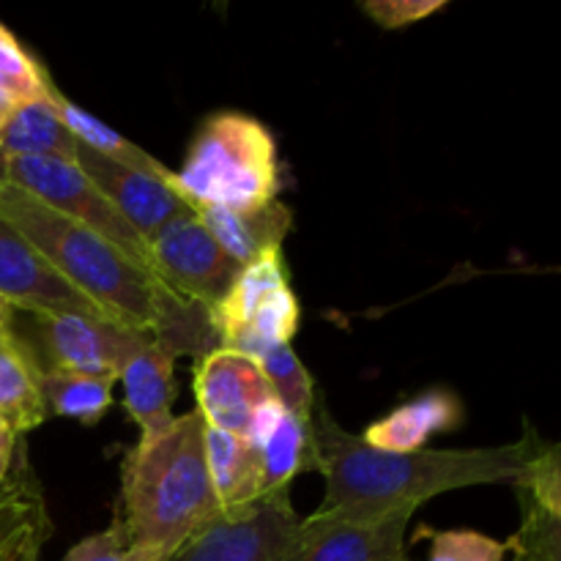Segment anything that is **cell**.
I'll return each instance as SVG.
<instances>
[{
  "label": "cell",
  "mask_w": 561,
  "mask_h": 561,
  "mask_svg": "<svg viewBox=\"0 0 561 561\" xmlns=\"http://www.w3.org/2000/svg\"><path fill=\"white\" fill-rule=\"evenodd\" d=\"M310 431L316 444V471L327 480V493L316 513L354 518H373L398 510L414 513L422 502L447 491L515 482L548 447L526 425V436L504 447L383 453L340 427L329 414L327 400L318 394Z\"/></svg>",
  "instance_id": "6da1fadb"
},
{
  "label": "cell",
  "mask_w": 561,
  "mask_h": 561,
  "mask_svg": "<svg viewBox=\"0 0 561 561\" xmlns=\"http://www.w3.org/2000/svg\"><path fill=\"white\" fill-rule=\"evenodd\" d=\"M159 551H151L146 546H137L129 537V531L115 520L110 529L99 531V535L85 537L77 542L64 561H164Z\"/></svg>",
  "instance_id": "484cf974"
},
{
  "label": "cell",
  "mask_w": 561,
  "mask_h": 561,
  "mask_svg": "<svg viewBox=\"0 0 561 561\" xmlns=\"http://www.w3.org/2000/svg\"><path fill=\"white\" fill-rule=\"evenodd\" d=\"M49 99H53V107L58 110V115H60V121L66 124V129L71 131V137H75L80 146L91 148V151H96L99 157L110 159V162L121 164V168L137 170V173L148 175V179L162 181V184H168L170 190H173L175 170H168L162 162H157L151 153L142 151V148L135 146L131 140H126L121 131H115L113 126H107L104 121H99L96 115H91L88 110H82L80 104L69 102V99H66L58 88H55L53 96Z\"/></svg>",
  "instance_id": "ffe728a7"
},
{
  "label": "cell",
  "mask_w": 561,
  "mask_h": 561,
  "mask_svg": "<svg viewBox=\"0 0 561 561\" xmlns=\"http://www.w3.org/2000/svg\"><path fill=\"white\" fill-rule=\"evenodd\" d=\"M22 436H16V433H11L9 427L0 422V482L5 480V477L11 474V469H14V460L16 455L22 453Z\"/></svg>",
  "instance_id": "f1b7e54d"
},
{
  "label": "cell",
  "mask_w": 561,
  "mask_h": 561,
  "mask_svg": "<svg viewBox=\"0 0 561 561\" xmlns=\"http://www.w3.org/2000/svg\"><path fill=\"white\" fill-rule=\"evenodd\" d=\"M47 71L36 58L14 38V33L0 25V93L16 104L49 99L53 93Z\"/></svg>",
  "instance_id": "d4e9b609"
},
{
  "label": "cell",
  "mask_w": 561,
  "mask_h": 561,
  "mask_svg": "<svg viewBox=\"0 0 561 561\" xmlns=\"http://www.w3.org/2000/svg\"><path fill=\"white\" fill-rule=\"evenodd\" d=\"M42 373L44 367L36 351L14 329H3L0 332V422L16 436L47 420Z\"/></svg>",
  "instance_id": "e0dca14e"
},
{
  "label": "cell",
  "mask_w": 561,
  "mask_h": 561,
  "mask_svg": "<svg viewBox=\"0 0 561 561\" xmlns=\"http://www.w3.org/2000/svg\"><path fill=\"white\" fill-rule=\"evenodd\" d=\"M208 477L219 510H236L263 496L261 455L244 436L214 431L206 425L203 433Z\"/></svg>",
  "instance_id": "ac0fdd59"
},
{
  "label": "cell",
  "mask_w": 561,
  "mask_h": 561,
  "mask_svg": "<svg viewBox=\"0 0 561 561\" xmlns=\"http://www.w3.org/2000/svg\"><path fill=\"white\" fill-rule=\"evenodd\" d=\"M411 515V510L373 518L312 513L301 518L290 561H409Z\"/></svg>",
  "instance_id": "ba28073f"
},
{
  "label": "cell",
  "mask_w": 561,
  "mask_h": 561,
  "mask_svg": "<svg viewBox=\"0 0 561 561\" xmlns=\"http://www.w3.org/2000/svg\"><path fill=\"white\" fill-rule=\"evenodd\" d=\"M175 359L179 356L148 334L140 348L126 359L118 381H124L126 414L140 427V438L162 433L173 422Z\"/></svg>",
  "instance_id": "5bb4252c"
},
{
  "label": "cell",
  "mask_w": 561,
  "mask_h": 561,
  "mask_svg": "<svg viewBox=\"0 0 561 561\" xmlns=\"http://www.w3.org/2000/svg\"><path fill=\"white\" fill-rule=\"evenodd\" d=\"M0 299L11 310H27L33 316L55 312H82L104 318L91 301L69 288L44 257L0 217Z\"/></svg>",
  "instance_id": "8fae6325"
},
{
  "label": "cell",
  "mask_w": 561,
  "mask_h": 561,
  "mask_svg": "<svg viewBox=\"0 0 561 561\" xmlns=\"http://www.w3.org/2000/svg\"><path fill=\"white\" fill-rule=\"evenodd\" d=\"M206 422L195 411L173 416L162 433L140 438L121 466L118 524L137 546L170 557L219 510L203 449Z\"/></svg>",
  "instance_id": "7a4b0ae2"
},
{
  "label": "cell",
  "mask_w": 561,
  "mask_h": 561,
  "mask_svg": "<svg viewBox=\"0 0 561 561\" xmlns=\"http://www.w3.org/2000/svg\"><path fill=\"white\" fill-rule=\"evenodd\" d=\"M16 107H20V104H16V102H11V99L5 96V93H0V129H3V126H5V121L11 118V113H14Z\"/></svg>",
  "instance_id": "f546056e"
},
{
  "label": "cell",
  "mask_w": 561,
  "mask_h": 561,
  "mask_svg": "<svg viewBox=\"0 0 561 561\" xmlns=\"http://www.w3.org/2000/svg\"><path fill=\"white\" fill-rule=\"evenodd\" d=\"M257 365H261L277 403L288 414L299 416V420H310L318 392L307 367L296 356V351L290 345H279V348L263 354Z\"/></svg>",
  "instance_id": "cb8c5ba5"
},
{
  "label": "cell",
  "mask_w": 561,
  "mask_h": 561,
  "mask_svg": "<svg viewBox=\"0 0 561 561\" xmlns=\"http://www.w3.org/2000/svg\"><path fill=\"white\" fill-rule=\"evenodd\" d=\"M192 211L241 268L268 252H283V241L294 225V214L283 201H272L268 206L250 208V211L222 206H201Z\"/></svg>",
  "instance_id": "9a60e30c"
},
{
  "label": "cell",
  "mask_w": 561,
  "mask_h": 561,
  "mask_svg": "<svg viewBox=\"0 0 561 561\" xmlns=\"http://www.w3.org/2000/svg\"><path fill=\"white\" fill-rule=\"evenodd\" d=\"M301 518L288 491L222 510L164 561H290Z\"/></svg>",
  "instance_id": "277c9868"
},
{
  "label": "cell",
  "mask_w": 561,
  "mask_h": 561,
  "mask_svg": "<svg viewBox=\"0 0 561 561\" xmlns=\"http://www.w3.org/2000/svg\"><path fill=\"white\" fill-rule=\"evenodd\" d=\"M49 535L53 520L22 447L11 474L0 482V561H42Z\"/></svg>",
  "instance_id": "4fadbf2b"
},
{
  "label": "cell",
  "mask_w": 561,
  "mask_h": 561,
  "mask_svg": "<svg viewBox=\"0 0 561 561\" xmlns=\"http://www.w3.org/2000/svg\"><path fill=\"white\" fill-rule=\"evenodd\" d=\"M0 151L5 153V159H64V162H75L77 140L60 121L58 110L53 107V99H38V102L20 104L11 113V118L0 129Z\"/></svg>",
  "instance_id": "d6986e66"
},
{
  "label": "cell",
  "mask_w": 561,
  "mask_h": 561,
  "mask_svg": "<svg viewBox=\"0 0 561 561\" xmlns=\"http://www.w3.org/2000/svg\"><path fill=\"white\" fill-rule=\"evenodd\" d=\"M409 561H411V559H409Z\"/></svg>",
  "instance_id": "d6a6232c"
},
{
  "label": "cell",
  "mask_w": 561,
  "mask_h": 561,
  "mask_svg": "<svg viewBox=\"0 0 561 561\" xmlns=\"http://www.w3.org/2000/svg\"><path fill=\"white\" fill-rule=\"evenodd\" d=\"M195 398L203 422L233 436H247L257 409L277 400L257 359L228 348L195 359Z\"/></svg>",
  "instance_id": "9c48e42d"
},
{
  "label": "cell",
  "mask_w": 561,
  "mask_h": 561,
  "mask_svg": "<svg viewBox=\"0 0 561 561\" xmlns=\"http://www.w3.org/2000/svg\"><path fill=\"white\" fill-rule=\"evenodd\" d=\"M9 184L36 197L53 211L75 219L82 228L93 230L118 247L137 266L151 272V250L148 241L115 211L113 203L88 181V175L75 162L64 159H9Z\"/></svg>",
  "instance_id": "5b68a950"
},
{
  "label": "cell",
  "mask_w": 561,
  "mask_h": 561,
  "mask_svg": "<svg viewBox=\"0 0 561 561\" xmlns=\"http://www.w3.org/2000/svg\"><path fill=\"white\" fill-rule=\"evenodd\" d=\"M507 542L480 535L471 529L431 531V553L427 561H504Z\"/></svg>",
  "instance_id": "4316f807"
},
{
  "label": "cell",
  "mask_w": 561,
  "mask_h": 561,
  "mask_svg": "<svg viewBox=\"0 0 561 561\" xmlns=\"http://www.w3.org/2000/svg\"><path fill=\"white\" fill-rule=\"evenodd\" d=\"M244 438L261 455L263 496L288 491L296 474L316 471L310 420L288 414L277 400H268L257 409Z\"/></svg>",
  "instance_id": "7c38bea8"
},
{
  "label": "cell",
  "mask_w": 561,
  "mask_h": 561,
  "mask_svg": "<svg viewBox=\"0 0 561 561\" xmlns=\"http://www.w3.org/2000/svg\"><path fill=\"white\" fill-rule=\"evenodd\" d=\"M447 0H378V3H365L362 9L373 16L381 27H405L414 22L427 20L431 14L442 11Z\"/></svg>",
  "instance_id": "83f0119b"
},
{
  "label": "cell",
  "mask_w": 561,
  "mask_h": 561,
  "mask_svg": "<svg viewBox=\"0 0 561 561\" xmlns=\"http://www.w3.org/2000/svg\"><path fill=\"white\" fill-rule=\"evenodd\" d=\"M75 164L146 241H151L181 214L192 211L190 203L175 195L168 184L148 179L137 170L121 168L80 142H77Z\"/></svg>",
  "instance_id": "30bf717a"
},
{
  "label": "cell",
  "mask_w": 561,
  "mask_h": 561,
  "mask_svg": "<svg viewBox=\"0 0 561 561\" xmlns=\"http://www.w3.org/2000/svg\"><path fill=\"white\" fill-rule=\"evenodd\" d=\"M173 192L190 208H263L279 195V159L274 135L244 113H217L192 140Z\"/></svg>",
  "instance_id": "3957f363"
},
{
  "label": "cell",
  "mask_w": 561,
  "mask_h": 561,
  "mask_svg": "<svg viewBox=\"0 0 561 561\" xmlns=\"http://www.w3.org/2000/svg\"><path fill=\"white\" fill-rule=\"evenodd\" d=\"M288 268H285L283 252H268V255L257 257L255 263L241 268L233 288L211 312V323L219 343L239 327H244L266 296H272L279 288H288Z\"/></svg>",
  "instance_id": "44dd1931"
},
{
  "label": "cell",
  "mask_w": 561,
  "mask_h": 561,
  "mask_svg": "<svg viewBox=\"0 0 561 561\" xmlns=\"http://www.w3.org/2000/svg\"><path fill=\"white\" fill-rule=\"evenodd\" d=\"M115 378L80 376V373L44 370L42 394L47 416H64V420L96 425L107 409L113 405Z\"/></svg>",
  "instance_id": "603a6c76"
},
{
  "label": "cell",
  "mask_w": 561,
  "mask_h": 561,
  "mask_svg": "<svg viewBox=\"0 0 561 561\" xmlns=\"http://www.w3.org/2000/svg\"><path fill=\"white\" fill-rule=\"evenodd\" d=\"M463 422V403L449 389H427L420 398L389 411L365 431L362 442L383 453H416L436 433L453 431Z\"/></svg>",
  "instance_id": "2e32d148"
},
{
  "label": "cell",
  "mask_w": 561,
  "mask_h": 561,
  "mask_svg": "<svg viewBox=\"0 0 561 561\" xmlns=\"http://www.w3.org/2000/svg\"><path fill=\"white\" fill-rule=\"evenodd\" d=\"M38 340L47 354L44 370L80 373V376L115 378L118 381L126 359L148 337L146 332L118 327L107 318L82 312L36 316Z\"/></svg>",
  "instance_id": "52a82bcc"
},
{
  "label": "cell",
  "mask_w": 561,
  "mask_h": 561,
  "mask_svg": "<svg viewBox=\"0 0 561 561\" xmlns=\"http://www.w3.org/2000/svg\"><path fill=\"white\" fill-rule=\"evenodd\" d=\"M299 299L290 290V285L279 288L272 296H266L250 316V321L236 329L233 334H228L219 343V348L239 351L252 359H261L263 354L279 348V345H290V340L299 332Z\"/></svg>",
  "instance_id": "7402d4cb"
},
{
  "label": "cell",
  "mask_w": 561,
  "mask_h": 561,
  "mask_svg": "<svg viewBox=\"0 0 561 561\" xmlns=\"http://www.w3.org/2000/svg\"><path fill=\"white\" fill-rule=\"evenodd\" d=\"M9 181V159H5V153L0 151V186Z\"/></svg>",
  "instance_id": "1f68e13d"
},
{
  "label": "cell",
  "mask_w": 561,
  "mask_h": 561,
  "mask_svg": "<svg viewBox=\"0 0 561 561\" xmlns=\"http://www.w3.org/2000/svg\"><path fill=\"white\" fill-rule=\"evenodd\" d=\"M11 316H14V310H11V307L0 299V332L11 327Z\"/></svg>",
  "instance_id": "4dcf8cb0"
},
{
  "label": "cell",
  "mask_w": 561,
  "mask_h": 561,
  "mask_svg": "<svg viewBox=\"0 0 561 561\" xmlns=\"http://www.w3.org/2000/svg\"><path fill=\"white\" fill-rule=\"evenodd\" d=\"M151 272L168 290L195 301L211 316L219 301L233 288L241 266L217 244L195 211L159 230L151 241Z\"/></svg>",
  "instance_id": "8992f818"
}]
</instances>
